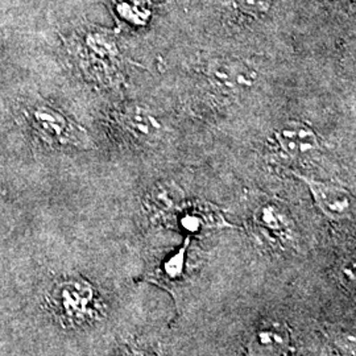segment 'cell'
I'll list each match as a JSON object with an SVG mask.
<instances>
[{"label": "cell", "mask_w": 356, "mask_h": 356, "mask_svg": "<svg viewBox=\"0 0 356 356\" xmlns=\"http://www.w3.org/2000/svg\"><path fill=\"white\" fill-rule=\"evenodd\" d=\"M254 229L272 245L284 247L292 242L296 234L294 223L289 211L276 202H264L254 209Z\"/></svg>", "instance_id": "8"}, {"label": "cell", "mask_w": 356, "mask_h": 356, "mask_svg": "<svg viewBox=\"0 0 356 356\" xmlns=\"http://www.w3.org/2000/svg\"><path fill=\"white\" fill-rule=\"evenodd\" d=\"M24 115L33 132L45 144L53 147L89 148L88 132L49 103H33L28 106Z\"/></svg>", "instance_id": "3"}, {"label": "cell", "mask_w": 356, "mask_h": 356, "mask_svg": "<svg viewBox=\"0 0 356 356\" xmlns=\"http://www.w3.org/2000/svg\"><path fill=\"white\" fill-rule=\"evenodd\" d=\"M270 144L273 152L286 161H301L309 159L321 148L317 132L300 120H288L272 134Z\"/></svg>", "instance_id": "6"}, {"label": "cell", "mask_w": 356, "mask_h": 356, "mask_svg": "<svg viewBox=\"0 0 356 356\" xmlns=\"http://www.w3.org/2000/svg\"><path fill=\"white\" fill-rule=\"evenodd\" d=\"M127 356H144V355H141V354H131V355H127Z\"/></svg>", "instance_id": "13"}, {"label": "cell", "mask_w": 356, "mask_h": 356, "mask_svg": "<svg viewBox=\"0 0 356 356\" xmlns=\"http://www.w3.org/2000/svg\"><path fill=\"white\" fill-rule=\"evenodd\" d=\"M170 222L181 231L188 234V236L209 229L234 227L214 204L200 201H185Z\"/></svg>", "instance_id": "9"}, {"label": "cell", "mask_w": 356, "mask_h": 356, "mask_svg": "<svg viewBox=\"0 0 356 356\" xmlns=\"http://www.w3.org/2000/svg\"><path fill=\"white\" fill-rule=\"evenodd\" d=\"M184 202V193L176 184L163 182L149 191L145 200V207L152 219L170 222Z\"/></svg>", "instance_id": "10"}, {"label": "cell", "mask_w": 356, "mask_h": 356, "mask_svg": "<svg viewBox=\"0 0 356 356\" xmlns=\"http://www.w3.org/2000/svg\"><path fill=\"white\" fill-rule=\"evenodd\" d=\"M70 51L89 81L101 86H116L123 81L120 51L108 31L94 29L76 36Z\"/></svg>", "instance_id": "1"}, {"label": "cell", "mask_w": 356, "mask_h": 356, "mask_svg": "<svg viewBox=\"0 0 356 356\" xmlns=\"http://www.w3.org/2000/svg\"><path fill=\"white\" fill-rule=\"evenodd\" d=\"M231 6L244 16L260 19L272 8V0H229Z\"/></svg>", "instance_id": "12"}, {"label": "cell", "mask_w": 356, "mask_h": 356, "mask_svg": "<svg viewBox=\"0 0 356 356\" xmlns=\"http://www.w3.org/2000/svg\"><path fill=\"white\" fill-rule=\"evenodd\" d=\"M51 310L66 326H81L101 314V300L89 281L66 279L58 282L49 297Z\"/></svg>", "instance_id": "2"}, {"label": "cell", "mask_w": 356, "mask_h": 356, "mask_svg": "<svg viewBox=\"0 0 356 356\" xmlns=\"http://www.w3.org/2000/svg\"><path fill=\"white\" fill-rule=\"evenodd\" d=\"M296 177L305 184L314 204H317L319 211L326 218L341 222L353 216L355 200L353 193L347 188L331 181L307 177L302 175H296Z\"/></svg>", "instance_id": "7"}, {"label": "cell", "mask_w": 356, "mask_h": 356, "mask_svg": "<svg viewBox=\"0 0 356 356\" xmlns=\"http://www.w3.org/2000/svg\"><path fill=\"white\" fill-rule=\"evenodd\" d=\"M191 236H186L185 242L179 245L176 252L166 257L165 261L160 268L161 277L166 281H178L184 276L185 270V264H186V256H188V250L191 245Z\"/></svg>", "instance_id": "11"}, {"label": "cell", "mask_w": 356, "mask_h": 356, "mask_svg": "<svg viewBox=\"0 0 356 356\" xmlns=\"http://www.w3.org/2000/svg\"><path fill=\"white\" fill-rule=\"evenodd\" d=\"M206 82L223 97H239L254 89L257 72L239 57H211L202 67Z\"/></svg>", "instance_id": "4"}, {"label": "cell", "mask_w": 356, "mask_h": 356, "mask_svg": "<svg viewBox=\"0 0 356 356\" xmlns=\"http://www.w3.org/2000/svg\"><path fill=\"white\" fill-rule=\"evenodd\" d=\"M118 134L128 143L149 147L161 139L163 124L152 111L138 103L124 104L113 114Z\"/></svg>", "instance_id": "5"}]
</instances>
